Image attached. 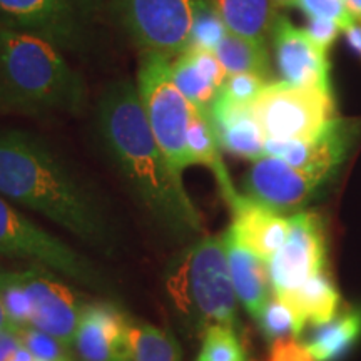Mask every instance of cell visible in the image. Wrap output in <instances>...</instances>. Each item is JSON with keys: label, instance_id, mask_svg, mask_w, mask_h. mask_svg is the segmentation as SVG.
<instances>
[{"label": "cell", "instance_id": "cell-11", "mask_svg": "<svg viewBox=\"0 0 361 361\" xmlns=\"http://www.w3.org/2000/svg\"><path fill=\"white\" fill-rule=\"evenodd\" d=\"M12 274L24 286L32 305L30 326L74 348L75 331L84 308L78 293L62 283L56 271L39 264L12 269Z\"/></svg>", "mask_w": 361, "mask_h": 361}, {"label": "cell", "instance_id": "cell-34", "mask_svg": "<svg viewBox=\"0 0 361 361\" xmlns=\"http://www.w3.org/2000/svg\"><path fill=\"white\" fill-rule=\"evenodd\" d=\"M305 30L310 35V39L324 51H329V47L336 42L338 35L343 32L341 27L335 20L324 19V17H308V24H306Z\"/></svg>", "mask_w": 361, "mask_h": 361}, {"label": "cell", "instance_id": "cell-29", "mask_svg": "<svg viewBox=\"0 0 361 361\" xmlns=\"http://www.w3.org/2000/svg\"><path fill=\"white\" fill-rule=\"evenodd\" d=\"M0 301L17 328L30 326L32 305L24 286L13 278L12 269H0Z\"/></svg>", "mask_w": 361, "mask_h": 361}, {"label": "cell", "instance_id": "cell-13", "mask_svg": "<svg viewBox=\"0 0 361 361\" xmlns=\"http://www.w3.org/2000/svg\"><path fill=\"white\" fill-rule=\"evenodd\" d=\"M329 180L293 168L278 157L264 156L252 162L245 178V196L276 213H291L301 209Z\"/></svg>", "mask_w": 361, "mask_h": 361}, {"label": "cell", "instance_id": "cell-12", "mask_svg": "<svg viewBox=\"0 0 361 361\" xmlns=\"http://www.w3.org/2000/svg\"><path fill=\"white\" fill-rule=\"evenodd\" d=\"M360 130V121L335 117L313 137L301 141L266 139L264 156L278 157L293 168L331 180L358 141Z\"/></svg>", "mask_w": 361, "mask_h": 361}, {"label": "cell", "instance_id": "cell-22", "mask_svg": "<svg viewBox=\"0 0 361 361\" xmlns=\"http://www.w3.org/2000/svg\"><path fill=\"white\" fill-rule=\"evenodd\" d=\"M231 34L266 44L271 37L276 6L273 0H211Z\"/></svg>", "mask_w": 361, "mask_h": 361}, {"label": "cell", "instance_id": "cell-30", "mask_svg": "<svg viewBox=\"0 0 361 361\" xmlns=\"http://www.w3.org/2000/svg\"><path fill=\"white\" fill-rule=\"evenodd\" d=\"M22 345L32 353L37 360L44 361H78L72 355L69 346L61 343L56 338L45 335L32 326L17 329Z\"/></svg>", "mask_w": 361, "mask_h": 361}, {"label": "cell", "instance_id": "cell-1", "mask_svg": "<svg viewBox=\"0 0 361 361\" xmlns=\"http://www.w3.org/2000/svg\"><path fill=\"white\" fill-rule=\"evenodd\" d=\"M101 146L133 200L176 241L202 233V219L179 174L156 141L135 80H114L96 104Z\"/></svg>", "mask_w": 361, "mask_h": 361}, {"label": "cell", "instance_id": "cell-31", "mask_svg": "<svg viewBox=\"0 0 361 361\" xmlns=\"http://www.w3.org/2000/svg\"><path fill=\"white\" fill-rule=\"evenodd\" d=\"M266 82L264 75L259 74H234L228 75L223 89L219 90L221 96L229 101L238 104H246L251 106L252 101L259 96L261 90L264 89Z\"/></svg>", "mask_w": 361, "mask_h": 361}, {"label": "cell", "instance_id": "cell-8", "mask_svg": "<svg viewBox=\"0 0 361 361\" xmlns=\"http://www.w3.org/2000/svg\"><path fill=\"white\" fill-rule=\"evenodd\" d=\"M206 0H107V12L141 54L174 59L189 45L192 20Z\"/></svg>", "mask_w": 361, "mask_h": 361}, {"label": "cell", "instance_id": "cell-15", "mask_svg": "<svg viewBox=\"0 0 361 361\" xmlns=\"http://www.w3.org/2000/svg\"><path fill=\"white\" fill-rule=\"evenodd\" d=\"M129 316L109 301L84 305L74 338L79 361H130Z\"/></svg>", "mask_w": 361, "mask_h": 361}, {"label": "cell", "instance_id": "cell-6", "mask_svg": "<svg viewBox=\"0 0 361 361\" xmlns=\"http://www.w3.org/2000/svg\"><path fill=\"white\" fill-rule=\"evenodd\" d=\"M171 61L173 59L156 54H144L135 85L156 141L159 142L171 166L183 174L194 166L188 147V128L196 107L176 85Z\"/></svg>", "mask_w": 361, "mask_h": 361}, {"label": "cell", "instance_id": "cell-10", "mask_svg": "<svg viewBox=\"0 0 361 361\" xmlns=\"http://www.w3.org/2000/svg\"><path fill=\"white\" fill-rule=\"evenodd\" d=\"M328 236L322 216L298 211L290 216V233L281 250L268 261L273 295H290L311 276L326 269Z\"/></svg>", "mask_w": 361, "mask_h": 361}, {"label": "cell", "instance_id": "cell-38", "mask_svg": "<svg viewBox=\"0 0 361 361\" xmlns=\"http://www.w3.org/2000/svg\"><path fill=\"white\" fill-rule=\"evenodd\" d=\"M2 329H19V328H17L16 324L12 323L11 316L7 314V311L2 305V301H0V331H2Z\"/></svg>", "mask_w": 361, "mask_h": 361}, {"label": "cell", "instance_id": "cell-24", "mask_svg": "<svg viewBox=\"0 0 361 361\" xmlns=\"http://www.w3.org/2000/svg\"><path fill=\"white\" fill-rule=\"evenodd\" d=\"M214 54L228 75L259 74L266 78L269 72L268 45L256 40L228 32L214 49Z\"/></svg>", "mask_w": 361, "mask_h": 361}, {"label": "cell", "instance_id": "cell-27", "mask_svg": "<svg viewBox=\"0 0 361 361\" xmlns=\"http://www.w3.org/2000/svg\"><path fill=\"white\" fill-rule=\"evenodd\" d=\"M256 322H258L261 333H263V336L268 341H274L279 340V338L288 336L300 338L305 329L303 323L300 322L295 310L276 296L271 298Z\"/></svg>", "mask_w": 361, "mask_h": 361}, {"label": "cell", "instance_id": "cell-19", "mask_svg": "<svg viewBox=\"0 0 361 361\" xmlns=\"http://www.w3.org/2000/svg\"><path fill=\"white\" fill-rule=\"evenodd\" d=\"M188 147L191 151L194 166H204L214 174L226 204L231 207L241 197V194L234 188L221 156V147L216 139L209 111L197 109V107L194 111L188 128Z\"/></svg>", "mask_w": 361, "mask_h": 361}, {"label": "cell", "instance_id": "cell-20", "mask_svg": "<svg viewBox=\"0 0 361 361\" xmlns=\"http://www.w3.org/2000/svg\"><path fill=\"white\" fill-rule=\"evenodd\" d=\"M361 338V308L345 310L331 322L318 324L305 343L316 361H341Z\"/></svg>", "mask_w": 361, "mask_h": 361}, {"label": "cell", "instance_id": "cell-23", "mask_svg": "<svg viewBox=\"0 0 361 361\" xmlns=\"http://www.w3.org/2000/svg\"><path fill=\"white\" fill-rule=\"evenodd\" d=\"M128 346L130 361H183L176 338L154 324L129 319Z\"/></svg>", "mask_w": 361, "mask_h": 361}, {"label": "cell", "instance_id": "cell-5", "mask_svg": "<svg viewBox=\"0 0 361 361\" xmlns=\"http://www.w3.org/2000/svg\"><path fill=\"white\" fill-rule=\"evenodd\" d=\"M0 255L27 261L56 271L59 276L109 298H116V286L99 266L74 247L45 231L37 223L22 214L13 202L0 194Z\"/></svg>", "mask_w": 361, "mask_h": 361}, {"label": "cell", "instance_id": "cell-2", "mask_svg": "<svg viewBox=\"0 0 361 361\" xmlns=\"http://www.w3.org/2000/svg\"><path fill=\"white\" fill-rule=\"evenodd\" d=\"M0 194L94 250L116 256L119 234L102 197L40 135L0 129Z\"/></svg>", "mask_w": 361, "mask_h": 361}, {"label": "cell", "instance_id": "cell-28", "mask_svg": "<svg viewBox=\"0 0 361 361\" xmlns=\"http://www.w3.org/2000/svg\"><path fill=\"white\" fill-rule=\"evenodd\" d=\"M228 32V27H226L224 20L221 19V16L214 8L213 2H211V0H206V2L197 8L196 16H194L189 45L207 49V51L214 52V49L218 47L219 42L226 37Z\"/></svg>", "mask_w": 361, "mask_h": 361}, {"label": "cell", "instance_id": "cell-9", "mask_svg": "<svg viewBox=\"0 0 361 361\" xmlns=\"http://www.w3.org/2000/svg\"><path fill=\"white\" fill-rule=\"evenodd\" d=\"M251 111L264 137L276 141L313 137L336 117L331 90L298 87L283 80L266 84Z\"/></svg>", "mask_w": 361, "mask_h": 361}, {"label": "cell", "instance_id": "cell-3", "mask_svg": "<svg viewBox=\"0 0 361 361\" xmlns=\"http://www.w3.org/2000/svg\"><path fill=\"white\" fill-rule=\"evenodd\" d=\"M85 80L64 52L35 35L0 29V114H79Z\"/></svg>", "mask_w": 361, "mask_h": 361}, {"label": "cell", "instance_id": "cell-25", "mask_svg": "<svg viewBox=\"0 0 361 361\" xmlns=\"http://www.w3.org/2000/svg\"><path fill=\"white\" fill-rule=\"evenodd\" d=\"M171 72L178 89L194 107L202 111L211 109L219 89L206 78L188 47L171 61Z\"/></svg>", "mask_w": 361, "mask_h": 361}, {"label": "cell", "instance_id": "cell-36", "mask_svg": "<svg viewBox=\"0 0 361 361\" xmlns=\"http://www.w3.org/2000/svg\"><path fill=\"white\" fill-rule=\"evenodd\" d=\"M345 35H346V40H348L350 47L361 57V25L358 22H356L355 25H351L350 29H346Z\"/></svg>", "mask_w": 361, "mask_h": 361}, {"label": "cell", "instance_id": "cell-39", "mask_svg": "<svg viewBox=\"0 0 361 361\" xmlns=\"http://www.w3.org/2000/svg\"><path fill=\"white\" fill-rule=\"evenodd\" d=\"M345 6L356 20L361 22V0H345Z\"/></svg>", "mask_w": 361, "mask_h": 361}, {"label": "cell", "instance_id": "cell-16", "mask_svg": "<svg viewBox=\"0 0 361 361\" xmlns=\"http://www.w3.org/2000/svg\"><path fill=\"white\" fill-rule=\"evenodd\" d=\"M231 213L233 223L228 231L261 259L269 261L286 243L290 218H284L245 194L231 206Z\"/></svg>", "mask_w": 361, "mask_h": 361}, {"label": "cell", "instance_id": "cell-33", "mask_svg": "<svg viewBox=\"0 0 361 361\" xmlns=\"http://www.w3.org/2000/svg\"><path fill=\"white\" fill-rule=\"evenodd\" d=\"M266 361H316L306 345L298 341L295 336L279 338L271 341Z\"/></svg>", "mask_w": 361, "mask_h": 361}, {"label": "cell", "instance_id": "cell-17", "mask_svg": "<svg viewBox=\"0 0 361 361\" xmlns=\"http://www.w3.org/2000/svg\"><path fill=\"white\" fill-rule=\"evenodd\" d=\"M209 116L221 151L252 162L264 157L266 137L251 106L233 102L218 94Z\"/></svg>", "mask_w": 361, "mask_h": 361}, {"label": "cell", "instance_id": "cell-37", "mask_svg": "<svg viewBox=\"0 0 361 361\" xmlns=\"http://www.w3.org/2000/svg\"><path fill=\"white\" fill-rule=\"evenodd\" d=\"M7 361H35V356L30 353V351L27 350L24 345H22L20 348H17L16 351H13L12 356Z\"/></svg>", "mask_w": 361, "mask_h": 361}, {"label": "cell", "instance_id": "cell-7", "mask_svg": "<svg viewBox=\"0 0 361 361\" xmlns=\"http://www.w3.org/2000/svg\"><path fill=\"white\" fill-rule=\"evenodd\" d=\"M107 0H0V29L40 37L62 52L87 49Z\"/></svg>", "mask_w": 361, "mask_h": 361}, {"label": "cell", "instance_id": "cell-21", "mask_svg": "<svg viewBox=\"0 0 361 361\" xmlns=\"http://www.w3.org/2000/svg\"><path fill=\"white\" fill-rule=\"evenodd\" d=\"M279 300L295 310L303 326L306 323L318 326V324L331 322L341 306L340 291L336 290L326 269L311 276L298 290Z\"/></svg>", "mask_w": 361, "mask_h": 361}, {"label": "cell", "instance_id": "cell-26", "mask_svg": "<svg viewBox=\"0 0 361 361\" xmlns=\"http://www.w3.org/2000/svg\"><path fill=\"white\" fill-rule=\"evenodd\" d=\"M196 361H247V356L236 329L224 324H213L202 333L201 350Z\"/></svg>", "mask_w": 361, "mask_h": 361}, {"label": "cell", "instance_id": "cell-35", "mask_svg": "<svg viewBox=\"0 0 361 361\" xmlns=\"http://www.w3.org/2000/svg\"><path fill=\"white\" fill-rule=\"evenodd\" d=\"M20 346L22 341L17 329H2L0 331V361H7L13 351Z\"/></svg>", "mask_w": 361, "mask_h": 361}, {"label": "cell", "instance_id": "cell-14", "mask_svg": "<svg viewBox=\"0 0 361 361\" xmlns=\"http://www.w3.org/2000/svg\"><path fill=\"white\" fill-rule=\"evenodd\" d=\"M274 59L283 82L298 87L331 90V64L328 51L310 39L284 16H278L271 30Z\"/></svg>", "mask_w": 361, "mask_h": 361}, {"label": "cell", "instance_id": "cell-18", "mask_svg": "<svg viewBox=\"0 0 361 361\" xmlns=\"http://www.w3.org/2000/svg\"><path fill=\"white\" fill-rule=\"evenodd\" d=\"M224 245L236 298L245 306L247 314L258 319L273 291L268 261L261 259L258 255L243 246L229 231L224 233Z\"/></svg>", "mask_w": 361, "mask_h": 361}, {"label": "cell", "instance_id": "cell-40", "mask_svg": "<svg viewBox=\"0 0 361 361\" xmlns=\"http://www.w3.org/2000/svg\"><path fill=\"white\" fill-rule=\"evenodd\" d=\"M276 7H293L296 6V0H273Z\"/></svg>", "mask_w": 361, "mask_h": 361}, {"label": "cell", "instance_id": "cell-4", "mask_svg": "<svg viewBox=\"0 0 361 361\" xmlns=\"http://www.w3.org/2000/svg\"><path fill=\"white\" fill-rule=\"evenodd\" d=\"M166 291L184 326L202 336L213 324L238 329L236 291L229 273L224 234L194 241L171 261Z\"/></svg>", "mask_w": 361, "mask_h": 361}, {"label": "cell", "instance_id": "cell-32", "mask_svg": "<svg viewBox=\"0 0 361 361\" xmlns=\"http://www.w3.org/2000/svg\"><path fill=\"white\" fill-rule=\"evenodd\" d=\"M296 7L308 17H324L335 20L343 32L358 22L346 8L345 0H296Z\"/></svg>", "mask_w": 361, "mask_h": 361}]
</instances>
